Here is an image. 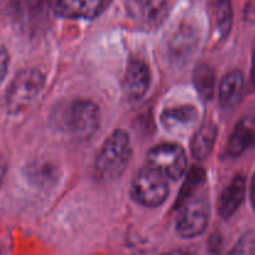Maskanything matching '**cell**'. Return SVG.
<instances>
[{
  "label": "cell",
  "mask_w": 255,
  "mask_h": 255,
  "mask_svg": "<svg viewBox=\"0 0 255 255\" xmlns=\"http://www.w3.org/2000/svg\"><path fill=\"white\" fill-rule=\"evenodd\" d=\"M252 251L253 248H252L251 242H243V243L238 244V247H236L231 255H251Z\"/></svg>",
  "instance_id": "d6986e66"
},
{
  "label": "cell",
  "mask_w": 255,
  "mask_h": 255,
  "mask_svg": "<svg viewBox=\"0 0 255 255\" xmlns=\"http://www.w3.org/2000/svg\"><path fill=\"white\" fill-rule=\"evenodd\" d=\"M198 120V111L191 105H178L167 107L162 111V125L168 131L182 132L191 128Z\"/></svg>",
  "instance_id": "7c38bea8"
},
{
  "label": "cell",
  "mask_w": 255,
  "mask_h": 255,
  "mask_svg": "<svg viewBox=\"0 0 255 255\" xmlns=\"http://www.w3.org/2000/svg\"><path fill=\"white\" fill-rule=\"evenodd\" d=\"M6 61H7V57H6V51L5 49H2V54H1V66H2V79L5 76V70H6Z\"/></svg>",
  "instance_id": "44dd1931"
},
{
  "label": "cell",
  "mask_w": 255,
  "mask_h": 255,
  "mask_svg": "<svg viewBox=\"0 0 255 255\" xmlns=\"http://www.w3.org/2000/svg\"><path fill=\"white\" fill-rule=\"evenodd\" d=\"M148 166L163 174L167 179L181 178L187 168V156L183 148L174 143H161L147 154Z\"/></svg>",
  "instance_id": "8992f818"
},
{
  "label": "cell",
  "mask_w": 255,
  "mask_h": 255,
  "mask_svg": "<svg viewBox=\"0 0 255 255\" xmlns=\"http://www.w3.org/2000/svg\"><path fill=\"white\" fill-rule=\"evenodd\" d=\"M209 221V203L204 194H193L183 202L177 232L183 238H194L204 232Z\"/></svg>",
  "instance_id": "5b68a950"
},
{
  "label": "cell",
  "mask_w": 255,
  "mask_h": 255,
  "mask_svg": "<svg viewBox=\"0 0 255 255\" xmlns=\"http://www.w3.org/2000/svg\"><path fill=\"white\" fill-rule=\"evenodd\" d=\"M51 0H17L15 5V14L24 26H39L44 19Z\"/></svg>",
  "instance_id": "2e32d148"
},
{
  "label": "cell",
  "mask_w": 255,
  "mask_h": 255,
  "mask_svg": "<svg viewBox=\"0 0 255 255\" xmlns=\"http://www.w3.org/2000/svg\"><path fill=\"white\" fill-rule=\"evenodd\" d=\"M233 10L231 0H211V21L214 40L219 41L231 32Z\"/></svg>",
  "instance_id": "5bb4252c"
},
{
  "label": "cell",
  "mask_w": 255,
  "mask_h": 255,
  "mask_svg": "<svg viewBox=\"0 0 255 255\" xmlns=\"http://www.w3.org/2000/svg\"><path fill=\"white\" fill-rule=\"evenodd\" d=\"M100 109L90 100H76L64 107L60 115L62 128L77 138H90L99 129Z\"/></svg>",
  "instance_id": "7a4b0ae2"
},
{
  "label": "cell",
  "mask_w": 255,
  "mask_h": 255,
  "mask_svg": "<svg viewBox=\"0 0 255 255\" xmlns=\"http://www.w3.org/2000/svg\"><path fill=\"white\" fill-rule=\"evenodd\" d=\"M214 70L209 65L201 64L196 67L193 75V82L197 91L203 100H211L214 92Z\"/></svg>",
  "instance_id": "ac0fdd59"
},
{
  "label": "cell",
  "mask_w": 255,
  "mask_h": 255,
  "mask_svg": "<svg viewBox=\"0 0 255 255\" xmlns=\"http://www.w3.org/2000/svg\"><path fill=\"white\" fill-rule=\"evenodd\" d=\"M252 77H253V82L255 85V54H254V60H253V70H252Z\"/></svg>",
  "instance_id": "603a6c76"
},
{
  "label": "cell",
  "mask_w": 255,
  "mask_h": 255,
  "mask_svg": "<svg viewBox=\"0 0 255 255\" xmlns=\"http://www.w3.org/2000/svg\"><path fill=\"white\" fill-rule=\"evenodd\" d=\"M126 10L138 26L154 29L168 15V0H127Z\"/></svg>",
  "instance_id": "52a82bcc"
},
{
  "label": "cell",
  "mask_w": 255,
  "mask_h": 255,
  "mask_svg": "<svg viewBox=\"0 0 255 255\" xmlns=\"http://www.w3.org/2000/svg\"><path fill=\"white\" fill-rule=\"evenodd\" d=\"M131 157V143L127 132L115 131L105 141L95 163V176L100 182L119 178L126 169Z\"/></svg>",
  "instance_id": "6da1fadb"
},
{
  "label": "cell",
  "mask_w": 255,
  "mask_h": 255,
  "mask_svg": "<svg viewBox=\"0 0 255 255\" xmlns=\"http://www.w3.org/2000/svg\"><path fill=\"white\" fill-rule=\"evenodd\" d=\"M255 147V116L243 117L237 124L227 143V154L231 157H238L248 149Z\"/></svg>",
  "instance_id": "8fae6325"
},
{
  "label": "cell",
  "mask_w": 255,
  "mask_h": 255,
  "mask_svg": "<svg viewBox=\"0 0 255 255\" xmlns=\"http://www.w3.org/2000/svg\"><path fill=\"white\" fill-rule=\"evenodd\" d=\"M168 192L166 177L149 166L142 168L132 182V196L146 207L161 206L166 201Z\"/></svg>",
  "instance_id": "277c9868"
},
{
  "label": "cell",
  "mask_w": 255,
  "mask_h": 255,
  "mask_svg": "<svg viewBox=\"0 0 255 255\" xmlns=\"http://www.w3.org/2000/svg\"><path fill=\"white\" fill-rule=\"evenodd\" d=\"M251 194H252V202H253V206H254V208H255V174H254V177H253V181H252Z\"/></svg>",
  "instance_id": "7402d4cb"
},
{
  "label": "cell",
  "mask_w": 255,
  "mask_h": 255,
  "mask_svg": "<svg viewBox=\"0 0 255 255\" xmlns=\"http://www.w3.org/2000/svg\"><path fill=\"white\" fill-rule=\"evenodd\" d=\"M246 188L244 177L237 176L222 192L218 202V211L223 218H231L238 211L246 197Z\"/></svg>",
  "instance_id": "4fadbf2b"
},
{
  "label": "cell",
  "mask_w": 255,
  "mask_h": 255,
  "mask_svg": "<svg viewBox=\"0 0 255 255\" xmlns=\"http://www.w3.org/2000/svg\"><path fill=\"white\" fill-rule=\"evenodd\" d=\"M217 133H218L217 126L212 122H207L197 131L191 143L192 154L194 158L198 161H204L211 154L217 138Z\"/></svg>",
  "instance_id": "e0dca14e"
},
{
  "label": "cell",
  "mask_w": 255,
  "mask_h": 255,
  "mask_svg": "<svg viewBox=\"0 0 255 255\" xmlns=\"http://www.w3.org/2000/svg\"><path fill=\"white\" fill-rule=\"evenodd\" d=\"M244 90V76L239 70H233L223 77L219 86V102L226 109L236 106L241 101Z\"/></svg>",
  "instance_id": "9a60e30c"
},
{
  "label": "cell",
  "mask_w": 255,
  "mask_h": 255,
  "mask_svg": "<svg viewBox=\"0 0 255 255\" xmlns=\"http://www.w3.org/2000/svg\"><path fill=\"white\" fill-rule=\"evenodd\" d=\"M198 31L192 25H182L172 36L168 45V55L172 62L183 65L191 57L198 45Z\"/></svg>",
  "instance_id": "30bf717a"
},
{
  "label": "cell",
  "mask_w": 255,
  "mask_h": 255,
  "mask_svg": "<svg viewBox=\"0 0 255 255\" xmlns=\"http://www.w3.org/2000/svg\"><path fill=\"white\" fill-rule=\"evenodd\" d=\"M162 255H194V254L192 253V252L186 251V249H174V251L167 252V253Z\"/></svg>",
  "instance_id": "ffe728a7"
},
{
  "label": "cell",
  "mask_w": 255,
  "mask_h": 255,
  "mask_svg": "<svg viewBox=\"0 0 255 255\" xmlns=\"http://www.w3.org/2000/svg\"><path fill=\"white\" fill-rule=\"evenodd\" d=\"M112 0H56L55 14L66 19H95L111 5Z\"/></svg>",
  "instance_id": "ba28073f"
},
{
  "label": "cell",
  "mask_w": 255,
  "mask_h": 255,
  "mask_svg": "<svg viewBox=\"0 0 255 255\" xmlns=\"http://www.w3.org/2000/svg\"><path fill=\"white\" fill-rule=\"evenodd\" d=\"M45 84V76L35 69H26L12 80L6 95V110L10 115H19L29 109Z\"/></svg>",
  "instance_id": "3957f363"
},
{
  "label": "cell",
  "mask_w": 255,
  "mask_h": 255,
  "mask_svg": "<svg viewBox=\"0 0 255 255\" xmlns=\"http://www.w3.org/2000/svg\"><path fill=\"white\" fill-rule=\"evenodd\" d=\"M151 84V71L142 60H132L124 77V91L129 100H141Z\"/></svg>",
  "instance_id": "9c48e42d"
}]
</instances>
